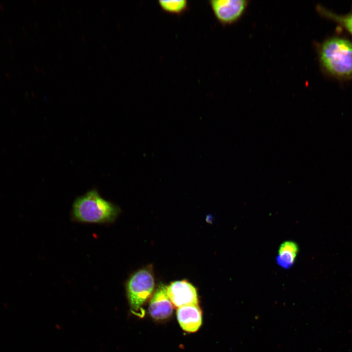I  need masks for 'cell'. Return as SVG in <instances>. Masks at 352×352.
Masks as SVG:
<instances>
[{
	"label": "cell",
	"mask_w": 352,
	"mask_h": 352,
	"mask_svg": "<svg viewBox=\"0 0 352 352\" xmlns=\"http://www.w3.org/2000/svg\"><path fill=\"white\" fill-rule=\"evenodd\" d=\"M319 12L323 16L345 29L352 36V9L347 14H338L320 6Z\"/></svg>",
	"instance_id": "cell-9"
},
{
	"label": "cell",
	"mask_w": 352,
	"mask_h": 352,
	"mask_svg": "<svg viewBox=\"0 0 352 352\" xmlns=\"http://www.w3.org/2000/svg\"><path fill=\"white\" fill-rule=\"evenodd\" d=\"M168 297L175 308L198 304L195 287L186 280L176 281L167 286Z\"/></svg>",
	"instance_id": "cell-5"
},
{
	"label": "cell",
	"mask_w": 352,
	"mask_h": 352,
	"mask_svg": "<svg viewBox=\"0 0 352 352\" xmlns=\"http://www.w3.org/2000/svg\"><path fill=\"white\" fill-rule=\"evenodd\" d=\"M173 305L167 291V286L160 285L153 295L149 305L151 316L156 320H163L172 313Z\"/></svg>",
	"instance_id": "cell-6"
},
{
	"label": "cell",
	"mask_w": 352,
	"mask_h": 352,
	"mask_svg": "<svg viewBox=\"0 0 352 352\" xmlns=\"http://www.w3.org/2000/svg\"><path fill=\"white\" fill-rule=\"evenodd\" d=\"M187 3L186 0L158 1L159 5L163 10L175 14H179L185 11L187 7Z\"/></svg>",
	"instance_id": "cell-10"
},
{
	"label": "cell",
	"mask_w": 352,
	"mask_h": 352,
	"mask_svg": "<svg viewBox=\"0 0 352 352\" xmlns=\"http://www.w3.org/2000/svg\"><path fill=\"white\" fill-rule=\"evenodd\" d=\"M298 252V246L295 242L286 241L283 242L279 247L276 257L278 264L284 268H290L293 265Z\"/></svg>",
	"instance_id": "cell-8"
},
{
	"label": "cell",
	"mask_w": 352,
	"mask_h": 352,
	"mask_svg": "<svg viewBox=\"0 0 352 352\" xmlns=\"http://www.w3.org/2000/svg\"><path fill=\"white\" fill-rule=\"evenodd\" d=\"M319 61L328 76L339 81L352 79V41L339 35L325 40L318 48Z\"/></svg>",
	"instance_id": "cell-1"
},
{
	"label": "cell",
	"mask_w": 352,
	"mask_h": 352,
	"mask_svg": "<svg viewBox=\"0 0 352 352\" xmlns=\"http://www.w3.org/2000/svg\"><path fill=\"white\" fill-rule=\"evenodd\" d=\"M154 281L152 271L148 268L141 269L131 276L127 286V294L132 313L143 317L142 307L154 289Z\"/></svg>",
	"instance_id": "cell-3"
},
{
	"label": "cell",
	"mask_w": 352,
	"mask_h": 352,
	"mask_svg": "<svg viewBox=\"0 0 352 352\" xmlns=\"http://www.w3.org/2000/svg\"><path fill=\"white\" fill-rule=\"evenodd\" d=\"M72 213L74 219L79 221L103 223L113 221L119 214V209L93 189L75 200Z\"/></svg>",
	"instance_id": "cell-2"
},
{
	"label": "cell",
	"mask_w": 352,
	"mask_h": 352,
	"mask_svg": "<svg viewBox=\"0 0 352 352\" xmlns=\"http://www.w3.org/2000/svg\"><path fill=\"white\" fill-rule=\"evenodd\" d=\"M176 315L181 328L187 332L197 331L202 324V312L198 304L178 308Z\"/></svg>",
	"instance_id": "cell-7"
},
{
	"label": "cell",
	"mask_w": 352,
	"mask_h": 352,
	"mask_svg": "<svg viewBox=\"0 0 352 352\" xmlns=\"http://www.w3.org/2000/svg\"><path fill=\"white\" fill-rule=\"evenodd\" d=\"M210 4L216 18L221 23L228 24L238 20L247 5L245 0H213Z\"/></svg>",
	"instance_id": "cell-4"
}]
</instances>
